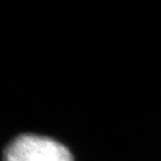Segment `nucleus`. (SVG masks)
<instances>
[{
	"label": "nucleus",
	"mask_w": 161,
	"mask_h": 161,
	"mask_svg": "<svg viewBox=\"0 0 161 161\" xmlns=\"http://www.w3.org/2000/svg\"><path fill=\"white\" fill-rule=\"evenodd\" d=\"M3 161H73V157L59 141L40 135L23 134L5 147Z\"/></svg>",
	"instance_id": "f257e3e1"
}]
</instances>
